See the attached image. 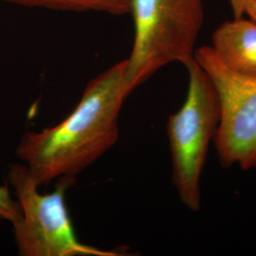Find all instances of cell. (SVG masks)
Wrapping results in <instances>:
<instances>
[{"instance_id": "7a4b0ae2", "label": "cell", "mask_w": 256, "mask_h": 256, "mask_svg": "<svg viewBox=\"0 0 256 256\" xmlns=\"http://www.w3.org/2000/svg\"><path fill=\"white\" fill-rule=\"evenodd\" d=\"M135 36L126 59L131 92L167 64L194 59L204 25L203 0H130Z\"/></svg>"}, {"instance_id": "ba28073f", "label": "cell", "mask_w": 256, "mask_h": 256, "mask_svg": "<svg viewBox=\"0 0 256 256\" xmlns=\"http://www.w3.org/2000/svg\"><path fill=\"white\" fill-rule=\"evenodd\" d=\"M22 216V210L18 200L12 198L8 185L0 186V220H7L12 224Z\"/></svg>"}, {"instance_id": "6da1fadb", "label": "cell", "mask_w": 256, "mask_h": 256, "mask_svg": "<svg viewBox=\"0 0 256 256\" xmlns=\"http://www.w3.org/2000/svg\"><path fill=\"white\" fill-rule=\"evenodd\" d=\"M131 92L126 59L92 79L63 122L25 133L16 156L37 185L74 178L108 151L119 138L120 112Z\"/></svg>"}, {"instance_id": "8992f818", "label": "cell", "mask_w": 256, "mask_h": 256, "mask_svg": "<svg viewBox=\"0 0 256 256\" xmlns=\"http://www.w3.org/2000/svg\"><path fill=\"white\" fill-rule=\"evenodd\" d=\"M210 48L234 72L256 77V22L234 18L222 23L212 37Z\"/></svg>"}, {"instance_id": "5b68a950", "label": "cell", "mask_w": 256, "mask_h": 256, "mask_svg": "<svg viewBox=\"0 0 256 256\" xmlns=\"http://www.w3.org/2000/svg\"><path fill=\"white\" fill-rule=\"evenodd\" d=\"M194 60L210 77L220 98L214 146L220 164L242 170L256 168V77L229 70L210 46L196 48Z\"/></svg>"}, {"instance_id": "30bf717a", "label": "cell", "mask_w": 256, "mask_h": 256, "mask_svg": "<svg viewBox=\"0 0 256 256\" xmlns=\"http://www.w3.org/2000/svg\"><path fill=\"white\" fill-rule=\"evenodd\" d=\"M232 8L234 10V18H242L243 16V3L244 0H229Z\"/></svg>"}, {"instance_id": "52a82bcc", "label": "cell", "mask_w": 256, "mask_h": 256, "mask_svg": "<svg viewBox=\"0 0 256 256\" xmlns=\"http://www.w3.org/2000/svg\"><path fill=\"white\" fill-rule=\"evenodd\" d=\"M27 8L70 12H99L115 16L130 12V0H1Z\"/></svg>"}, {"instance_id": "277c9868", "label": "cell", "mask_w": 256, "mask_h": 256, "mask_svg": "<svg viewBox=\"0 0 256 256\" xmlns=\"http://www.w3.org/2000/svg\"><path fill=\"white\" fill-rule=\"evenodd\" d=\"M74 178H59L52 192L42 194L26 165L10 167L8 180L22 210L21 218L12 224L20 256H120L78 241L64 198Z\"/></svg>"}, {"instance_id": "9c48e42d", "label": "cell", "mask_w": 256, "mask_h": 256, "mask_svg": "<svg viewBox=\"0 0 256 256\" xmlns=\"http://www.w3.org/2000/svg\"><path fill=\"white\" fill-rule=\"evenodd\" d=\"M243 14H246L250 19L256 22V0H244Z\"/></svg>"}, {"instance_id": "3957f363", "label": "cell", "mask_w": 256, "mask_h": 256, "mask_svg": "<svg viewBox=\"0 0 256 256\" xmlns=\"http://www.w3.org/2000/svg\"><path fill=\"white\" fill-rule=\"evenodd\" d=\"M185 68L189 77L186 99L180 110L170 115L167 134L176 190L180 202L196 212L200 208L202 173L220 124V98L194 59Z\"/></svg>"}]
</instances>
